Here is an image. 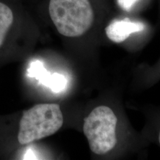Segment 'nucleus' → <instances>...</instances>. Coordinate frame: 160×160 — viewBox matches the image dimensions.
I'll list each match as a JSON object with an SVG mask.
<instances>
[{"mask_svg":"<svg viewBox=\"0 0 160 160\" xmlns=\"http://www.w3.org/2000/svg\"><path fill=\"white\" fill-rule=\"evenodd\" d=\"M63 115L57 104H38L23 112L19 122L18 140L28 145L53 135L63 125Z\"/></svg>","mask_w":160,"mask_h":160,"instance_id":"2","label":"nucleus"},{"mask_svg":"<svg viewBox=\"0 0 160 160\" xmlns=\"http://www.w3.org/2000/svg\"><path fill=\"white\" fill-rule=\"evenodd\" d=\"M159 144H160V132H159Z\"/></svg>","mask_w":160,"mask_h":160,"instance_id":"8","label":"nucleus"},{"mask_svg":"<svg viewBox=\"0 0 160 160\" xmlns=\"http://www.w3.org/2000/svg\"><path fill=\"white\" fill-rule=\"evenodd\" d=\"M28 74L30 77L37 79L39 83L49 88L54 93L65 91L67 87L68 80L65 76L58 73H51L46 70L43 63L39 60H36L30 64Z\"/></svg>","mask_w":160,"mask_h":160,"instance_id":"4","label":"nucleus"},{"mask_svg":"<svg viewBox=\"0 0 160 160\" xmlns=\"http://www.w3.org/2000/svg\"><path fill=\"white\" fill-rule=\"evenodd\" d=\"M145 28V24L140 22H133L129 19H116L106 27L105 33L113 42L121 43L132 33L142 32Z\"/></svg>","mask_w":160,"mask_h":160,"instance_id":"5","label":"nucleus"},{"mask_svg":"<svg viewBox=\"0 0 160 160\" xmlns=\"http://www.w3.org/2000/svg\"><path fill=\"white\" fill-rule=\"evenodd\" d=\"M48 13L58 32L67 37L83 35L94 19L89 0H50Z\"/></svg>","mask_w":160,"mask_h":160,"instance_id":"1","label":"nucleus"},{"mask_svg":"<svg viewBox=\"0 0 160 160\" xmlns=\"http://www.w3.org/2000/svg\"><path fill=\"white\" fill-rule=\"evenodd\" d=\"M16 21L13 7L6 0H0V48Z\"/></svg>","mask_w":160,"mask_h":160,"instance_id":"6","label":"nucleus"},{"mask_svg":"<svg viewBox=\"0 0 160 160\" xmlns=\"http://www.w3.org/2000/svg\"><path fill=\"white\" fill-rule=\"evenodd\" d=\"M117 118L107 106H99L84 119L83 131L90 149L98 155H103L114 148L117 139L116 128Z\"/></svg>","mask_w":160,"mask_h":160,"instance_id":"3","label":"nucleus"},{"mask_svg":"<svg viewBox=\"0 0 160 160\" xmlns=\"http://www.w3.org/2000/svg\"><path fill=\"white\" fill-rule=\"evenodd\" d=\"M139 0H117L118 4L122 9L125 11H130L132 8Z\"/></svg>","mask_w":160,"mask_h":160,"instance_id":"7","label":"nucleus"}]
</instances>
